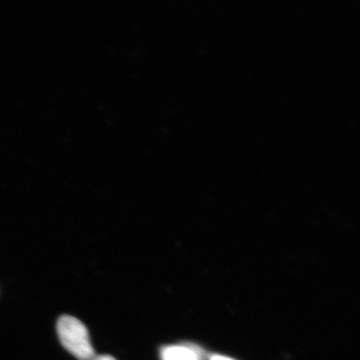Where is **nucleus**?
Wrapping results in <instances>:
<instances>
[{"mask_svg": "<svg viewBox=\"0 0 360 360\" xmlns=\"http://www.w3.org/2000/svg\"><path fill=\"white\" fill-rule=\"evenodd\" d=\"M212 360H234L229 359V357L221 356V355H213Z\"/></svg>", "mask_w": 360, "mask_h": 360, "instance_id": "obj_4", "label": "nucleus"}, {"mask_svg": "<svg viewBox=\"0 0 360 360\" xmlns=\"http://www.w3.org/2000/svg\"><path fill=\"white\" fill-rule=\"evenodd\" d=\"M92 360H116L115 357L110 356V355H99V356L94 357Z\"/></svg>", "mask_w": 360, "mask_h": 360, "instance_id": "obj_3", "label": "nucleus"}, {"mask_svg": "<svg viewBox=\"0 0 360 360\" xmlns=\"http://www.w3.org/2000/svg\"><path fill=\"white\" fill-rule=\"evenodd\" d=\"M200 350L193 347H167L161 350L162 360H201Z\"/></svg>", "mask_w": 360, "mask_h": 360, "instance_id": "obj_2", "label": "nucleus"}, {"mask_svg": "<svg viewBox=\"0 0 360 360\" xmlns=\"http://www.w3.org/2000/svg\"><path fill=\"white\" fill-rule=\"evenodd\" d=\"M58 333L61 345L77 359L92 360L96 357L86 326L75 317L61 316L58 322Z\"/></svg>", "mask_w": 360, "mask_h": 360, "instance_id": "obj_1", "label": "nucleus"}]
</instances>
